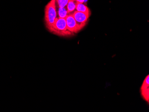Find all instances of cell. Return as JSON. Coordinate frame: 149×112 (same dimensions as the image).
<instances>
[{
  "label": "cell",
  "instance_id": "obj_10",
  "mask_svg": "<svg viewBox=\"0 0 149 112\" xmlns=\"http://www.w3.org/2000/svg\"><path fill=\"white\" fill-rule=\"evenodd\" d=\"M149 88V76L147 75V77L145 78L143 84L141 85V87L140 90H143V89H147Z\"/></svg>",
  "mask_w": 149,
  "mask_h": 112
},
{
  "label": "cell",
  "instance_id": "obj_5",
  "mask_svg": "<svg viewBox=\"0 0 149 112\" xmlns=\"http://www.w3.org/2000/svg\"><path fill=\"white\" fill-rule=\"evenodd\" d=\"M75 10L90 15V10L83 3H77Z\"/></svg>",
  "mask_w": 149,
  "mask_h": 112
},
{
  "label": "cell",
  "instance_id": "obj_3",
  "mask_svg": "<svg viewBox=\"0 0 149 112\" xmlns=\"http://www.w3.org/2000/svg\"><path fill=\"white\" fill-rule=\"evenodd\" d=\"M68 30L73 34L77 33L84 26L78 24L74 18L72 14H69L65 18Z\"/></svg>",
  "mask_w": 149,
  "mask_h": 112
},
{
  "label": "cell",
  "instance_id": "obj_2",
  "mask_svg": "<svg viewBox=\"0 0 149 112\" xmlns=\"http://www.w3.org/2000/svg\"><path fill=\"white\" fill-rule=\"evenodd\" d=\"M50 32L62 37H69L74 35L68 29L65 18L58 17L56 19Z\"/></svg>",
  "mask_w": 149,
  "mask_h": 112
},
{
  "label": "cell",
  "instance_id": "obj_9",
  "mask_svg": "<svg viewBox=\"0 0 149 112\" xmlns=\"http://www.w3.org/2000/svg\"><path fill=\"white\" fill-rule=\"evenodd\" d=\"M69 0H56V6L58 8L66 7Z\"/></svg>",
  "mask_w": 149,
  "mask_h": 112
},
{
  "label": "cell",
  "instance_id": "obj_1",
  "mask_svg": "<svg viewBox=\"0 0 149 112\" xmlns=\"http://www.w3.org/2000/svg\"><path fill=\"white\" fill-rule=\"evenodd\" d=\"M57 17V10L56 0H51L45 7L44 17L45 25L49 31L52 30Z\"/></svg>",
  "mask_w": 149,
  "mask_h": 112
},
{
  "label": "cell",
  "instance_id": "obj_7",
  "mask_svg": "<svg viewBox=\"0 0 149 112\" xmlns=\"http://www.w3.org/2000/svg\"><path fill=\"white\" fill-rule=\"evenodd\" d=\"M69 15L67 10V7L63 8H58L57 11V15L58 17L60 18H66V17Z\"/></svg>",
  "mask_w": 149,
  "mask_h": 112
},
{
  "label": "cell",
  "instance_id": "obj_11",
  "mask_svg": "<svg viewBox=\"0 0 149 112\" xmlns=\"http://www.w3.org/2000/svg\"><path fill=\"white\" fill-rule=\"evenodd\" d=\"M77 3H84L85 0H75Z\"/></svg>",
  "mask_w": 149,
  "mask_h": 112
},
{
  "label": "cell",
  "instance_id": "obj_4",
  "mask_svg": "<svg viewBox=\"0 0 149 112\" xmlns=\"http://www.w3.org/2000/svg\"><path fill=\"white\" fill-rule=\"evenodd\" d=\"M72 15L77 22L84 27L90 16V15L76 10L72 13Z\"/></svg>",
  "mask_w": 149,
  "mask_h": 112
},
{
  "label": "cell",
  "instance_id": "obj_8",
  "mask_svg": "<svg viewBox=\"0 0 149 112\" xmlns=\"http://www.w3.org/2000/svg\"><path fill=\"white\" fill-rule=\"evenodd\" d=\"M141 96L147 102L149 103V88L147 89L140 90Z\"/></svg>",
  "mask_w": 149,
  "mask_h": 112
},
{
  "label": "cell",
  "instance_id": "obj_6",
  "mask_svg": "<svg viewBox=\"0 0 149 112\" xmlns=\"http://www.w3.org/2000/svg\"><path fill=\"white\" fill-rule=\"evenodd\" d=\"M77 4V2L75 0H69L68 1V3L67 4V6H66L68 14H72V13H73L74 11V10H76Z\"/></svg>",
  "mask_w": 149,
  "mask_h": 112
}]
</instances>
